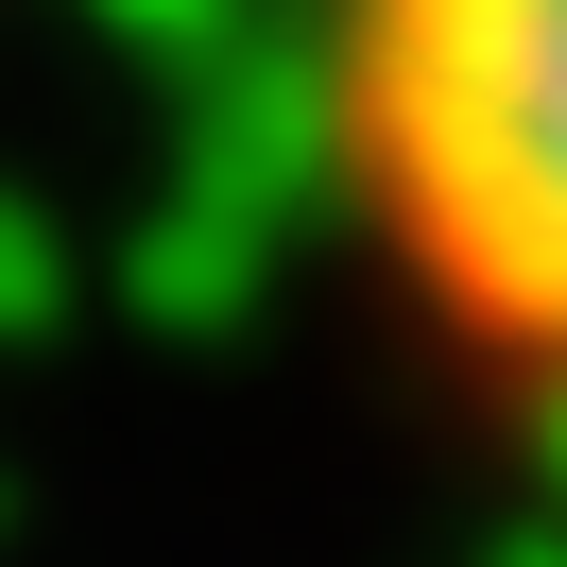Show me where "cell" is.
Wrapping results in <instances>:
<instances>
[{
	"label": "cell",
	"mask_w": 567,
	"mask_h": 567,
	"mask_svg": "<svg viewBox=\"0 0 567 567\" xmlns=\"http://www.w3.org/2000/svg\"><path fill=\"white\" fill-rule=\"evenodd\" d=\"M361 258L498 395H567V0H310Z\"/></svg>",
	"instance_id": "obj_1"
}]
</instances>
